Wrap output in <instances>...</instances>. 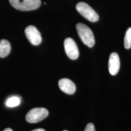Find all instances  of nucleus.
Here are the masks:
<instances>
[{"label":"nucleus","instance_id":"nucleus-1","mask_svg":"<svg viewBox=\"0 0 131 131\" xmlns=\"http://www.w3.org/2000/svg\"><path fill=\"white\" fill-rule=\"evenodd\" d=\"M78 34L82 42L85 45L92 48L95 44V38L91 30L86 25L79 23L76 25Z\"/></svg>","mask_w":131,"mask_h":131},{"label":"nucleus","instance_id":"nucleus-2","mask_svg":"<svg viewBox=\"0 0 131 131\" xmlns=\"http://www.w3.org/2000/svg\"><path fill=\"white\" fill-rule=\"evenodd\" d=\"M9 2L15 8L21 11L36 9L41 5L40 0H9Z\"/></svg>","mask_w":131,"mask_h":131},{"label":"nucleus","instance_id":"nucleus-3","mask_svg":"<svg viewBox=\"0 0 131 131\" xmlns=\"http://www.w3.org/2000/svg\"><path fill=\"white\" fill-rule=\"evenodd\" d=\"M76 7L80 14L90 21L96 22L98 20V15L87 4L84 2H80L77 5Z\"/></svg>","mask_w":131,"mask_h":131},{"label":"nucleus","instance_id":"nucleus-4","mask_svg":"<svg viewBox=\"0 0 131 131\" xmlns=\"http://www.w3.org/2000/svg\"><path fill=\"white\" fill-rule=\"evenodd\" d=\"M49 112L44 108H35L30 110L26 116V121L31 123H35L43 121L48 117Z\"/></svg>","mask_w":131,"mask_h":131},{"label":"nucleus","instance_id":"nucleus-5","mask_svg":"<svg viewBox=\"0 0 131 131\" xmlns=\"http://www.w3.org/2000/svg\"><path fill=\"white\" fill-rule=\"evenodd\" d=\"M64 44L67 56L71 60L77 59L79 56V52L74 40L71 38H67L65 40Z\"/></svg>","mask_w":131,"mask_h":131},{"label":"nucleus","instance_id":"nucleus-6","mask_svg":"<svg viewBox=\"0 0 131 131\" xmlns=\"http://www.w3.org/2000/svg\"><path fill=\"white\" fill-rule=\"evenodd\" d=\"M25 34L28 40L34 45H38L42 41L40 33L33 25H30L26 28Z\"/></svg>","mask_w":131,"mask_h":131},{"label":"nucleus","instance_id":"nucleus-7","mask_svg":"<svg viewBox=\"0 0 131 131\" xmlns=\"http://www.w3.org/2000/svg\"><path fill=\"white\" fill-rule=\"evenodd\" d=\"M120 59L117 53L113 52L109 58L108 69L112 75H116L120 69Z\"/></svg>","mask_w":131,"mask_h":131},{"label":"nucleus","instance_id":"nucleus-8","mask_svg":"<svg viewBox=\"0 0 131 131\" xmlns=\"http://www.w3.org/2000/svg\"><path fill=\"white\" fill-rule=\"evenodd\" d=\"M58 85L60 89L65 93L72 95L75 92L76 86L70 80L67 78L61 79L58 82Z\"/></svg>","mask_w":131,"mask_h":131},{"label":"nucleus","instance_id":"nucleus-9","mask_svg":"<svg viewBox=\"0 0 131 131\" xmlns=\"http://www.w3.org/2000/svg\"><path fill=\"white\" fill-rule=\"evenodd\" d=\"M11 51V45L9 42L5 39L0 41V57L4 58L9 54Z\"/></svg>","mask_w":131,"mask_h":131},{"label":"nucleus","instance_id":"nucleus-10","mask_svg":"<svg viewBox=\"0 0 131 131\" xmlns=\"http://www.w3.org/2000/svg\"><path fill=\"white\" fill-rule=\"evenodd\" d=\"M20 103V100L19 97L17 96H12L6 100L5 105L8 107H14L18 106Z\"/></svg>","mask_w":131,"mask_h":131},{"label":"nucleus","instance_id":"nucleus-11","mask_svg":"<svg viewBox=\"0 0 131 131\" xmlns=\"http://www.w3.org/2000/svg\"><path fill=\"white\" fill-rule=\"evenodd\" d=\"M124 47L127 49H129L131 48V27L129 28L126 32L124 40Z\"/></svg>","mask_w":131,"mask_h":131},{"label":"nucleus","instance_id":"nucleus-12","mask_svg":"<svg viewBox=\"0 0 131 131\" xmlns=\"http://www.w3.org/2000/svg\"><path fill=\"white\" fill-rule=\"evenodd\" d=\"M84 131H96L93 124L92 123H88L85 127Z\"/></svg>","mask_w":131,"mask_h":131},{"label":"nucleus","instance_id":"nucleus-13","mask_svg":"<svg viewBox=\"0 0 131 131\" xmlns=\"http://www.w3.org/2000/svg\"><path fill=\"white\" fill-rule=\"evenodd\" d=\"M32 131H45V130L43 129H41V128H39V129H35L34 130H33Z\"/></svg>","mask_w":131,"mask_h":131},{"label":"nucleus","instance_id":"nucleus-14","mask_svg":"<svg viewBox=\"0 0 131 131\" xmlns=\"http://www.w3.org/2000/svg\"><path fill=\"white\" fill-rule=\"evenodd\" d=\"M4 131H13V130L12 129H11L10 128H6L4 130Z\"/></svg>","mask_w":131,"mask_h":131},{"label":"nucleus","instance_id":"nucleus-15","mask_svg":"<svg viewBox=\"0 0 131 131\" xmlns=\"http://www.w3.org/2000/svg\"><path fill=\"white\" fill-rule=\"evenodd\" d=\"M66 131V130H65V131Z\"/></svg>","mask_w":131,"mask_h":131}]
</instances>
